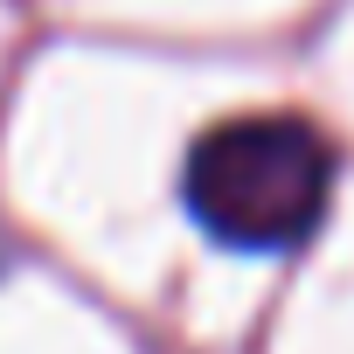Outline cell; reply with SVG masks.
<instances>
[{"label": "cell", "instance_id": "obj_1", "mask_svg": "<svg viewBox=\"0 0 354 354\" xmlns=\"http://www.w3.org/2000/svg\"><path fill=\"white\" fill-rule=\"evenodd\" d=\"M181 195L230 250H299L333 195V146L319 125L285 111L230 118L195 139Z\"/></svg>", "mask_w": 354, "mask_h": 354}, {"label": "cell", "instance_id": "obj_2", "mask_svg": "<svg viewBox=\"0 0 354 354\" xmlns=\"http://www.w3.org/2000/svg\"><path fill=\"white\" fill-rule=\"evenodd\" d=\"M0 271H8V236H0Z\"/></svg>", "mask_w": 354, "mask_h": 354}]
</instances>
